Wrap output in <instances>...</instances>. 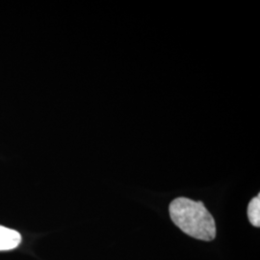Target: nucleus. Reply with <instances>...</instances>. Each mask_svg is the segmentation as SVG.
<instances>
[{
    "label": "nucleus",
    "mask_w": 260,
    "mask_h": 260,
    "mask_svg": "<svg viewBox=\"0 0 260 260\" xmlns=\"http://www.w3.org/2000/svg\"><path fill=\"white\" fill-rule=\"evenodd\" d=\"M169 211L172 221L187 235L203 241L215 238V220L202 202L180 197L171 203Z\"/></svg>",
    "instance_id": "nucleus-1"
},
{
    "label": "nucleus",
    "mask_w": 260,
    "mask_h": 260,
    "mask_svg": "<svg viewBox=\"0 0 260 260\" xmlns=\"http://www.w3.org/2000/svg\"><path fill=\"white\" fill-rule=\"evenodd\" d=\"M21 235L17 231L0 225V251H10L19 247Z\"/></svg>",
    "instance_id": "nucleus-2"
},
{
    "label": "nucleus",
    "mask_w": 260,
    "mask_h": 260,
    "mask_svg": "<svg viewBox=\"0 0 260 260\" xmlns=\"http://www.w3.org/2000/svg\"><path fill=\"white\" fill-rule=\"evenodd\" d=\"M248 218L253 226H260V196L254 197L248 205Z\"/></svg>",
    "instance_id": "nucleus-3"
}]
</instances>
